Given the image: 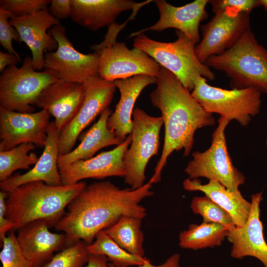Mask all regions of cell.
Returning <instances> with one entry per match:
<instances>
[{"mask_svg":"<svg viewBox=\"0 0 267 267\" xmlns=\"http://www.w3.org/2000/svg\"><path fill=\"white\" fill-rule=\"evenodd\" d=\"M149 181L133 189L120 188L109 181L87 185L69 203L67 211L55 226L66 237V246L79 241L89 245L96 235L123 216L141 219L147 215L140 203L154 194Z\"/></svg>","mask_w":267,"mask_h":267,"instance_id":"6da1fadb","label":"cell"},{"mask_svg":"<svg viewBox=\"0 0 267 267\" xmlns=\"http://www.w3.org/2000/svg\"><path fill=\"white\" fill-rule=\"evenodd\" d=\"M156 84L150 98L161 111L165 134L160 158L149 180L152 184L160 181L162 171L173 152L183 150V156L187 157L193 147L195 132L216 124L213 114L203 108L174 74L162 66Z\"/></svg>","mask_w":267,"mask_h":267,"instance_id":"7a4b0ae2","label":"cell"},{"mask_svg":"<svg viewBox=\"0 0 267 267\" xmlns=\"http://www.w3.org/2000/svg\"><path fill=\"white\" fill-rule=\"evenodd\" d=\"M87 185L84 181L72 184L48 185L43 181L24 184L8 193L6 217L13 230L37 220L55 227L69 203Z\"/></svg>","mask_w":267,"mask_h":267,"instance_id":"3957f363","label":"cell"},{"mask_svg":"<svg viewBox=\"0 0 267 267\" xmlns=\"http://www.w3.org/2000/svg\"><path fill=\"white\" fill-rule=\"evenodd\" d=\"M223 72L231 89L252 88L267 94V50L251 30L223 53L209 57L204 63Z\"/></svg>","mask_w":267,"mask_h":267,"instance_id":"277c9868","label":"cell"},{"mask_svg":"<svg viewBox=\"0 0 267 267\" xmlns=\"http://www.w3.org/2000/svg\"><path fill=\"white\" fill-rule=\"evenodd\" d=\"M175 33L177 39L172 42L156 41L142 33L134 38V46L142 50L160 66L172 72L191 92L199 77L213 81L215 76L211 69L198 59L196 44L180 31Z\"/></svg>","mask_w":267,"mask_h":267,"instance_id":"5b68a950","label":"cell"},{"mask_svg":"<svg viewBox=\"0 0 267 267\" xmlns=\"http://www.w3.org/2000/svg\"><path fill=\"white\" fill-rule=\"evenodd\" d=\"M128 21L108 27L104 40L90 47L99 55L98 76L113 82L142 75L156 78L160 66L154 59L138 48L129 49L124 42L116 41L118 34Z\"/></svg>","mask_w":267,"mask_h":267,"instance_id":"8992f818","label":"cell"},{"mask_svg":"<svg viewBox=\"0 0 267 267\" xmlns=\"http://www.w3.org/2000/svg\"><path fill=\"white\" fill-rule=\"evenodd\" d=\"M230 122L227 118L220 117L212 135L211 145L204 151H194L184 172L189 178H205L237 191L244 183L245 177L234 165L228 151L225 131Z\"/></svg>","mask_w":267,"mask_h":267,"instance_id":"52a82bcc","label":"cell"},{"mask_svg":"<svg viewBox=\"0 0 267 267\" xmlns=\"http://www.w3.org/2000/svg\"><path fill=\"white\" fill-rule=\"evenodd\" d=\"M59 80L52 72L34 70L32 58L25 57L21 67H7L0 76V107L20 113H33L34 104L47 86Z\"/></svg>","mask_w":267,"mask_h":267,"instance_id":"ba28073f","label":"cell"},{"mask_svg":"<svg viewBox=\"0 0 267 267\" xmlns=\"http://www.w3.org/2000/svg\"><path fill=\"white\" fill-rule=\"evenodd\" d=\"M207 79L199 77L191 93L208 112L236 121L242 127L247 126L252 117L259 114L261 93L247 88L223 89L208 84Z\"/></svg>","mask_w":267,"mask_h":267,"instance_id":"9c48e42d","label":"cell"},{"mask_svg":"<svg viewBox=\"0 0 267 267\" xmlns=\"http://www.w3.org/2000/svg\"><path fill=\"white\" fill-rule=\"evenodd\" d=\"M132 140L123 157L124 181L133 189L142 187L146 180L145 170L150 158L158 154L161 116L154 117L139 108L134 109Z\"/></svg>","mask_w":267,"mask_h":267,"instance_id":"30bf717a","label":"cell"},{"mask_svg":"<svg viewBox=\"0 0 267 267\" xmlns=\"http://www.w3.org/2000/svg\"><path fill=\"white\" fill-rule=\"evenodd\" d=\"M49 33L58 43L55 51L44 53V69L54 73L59 80L83 84L98 76L99 55L96 52L84 54L76 49L60 24L52 27Z\"/></svg>","mask_w":267,"mask_h":267,"instance_id":"8fae6325","label":"cell"},{"mask_svg":"<svg viewBox=\"0 0 267 267\" xmlns=\"http://www.w3.org/2000/svg\"><path fill=\"white\" fill-rule=\"evenodd\" d=\"M250 28L249 14L233 8L215 13L208 23L201 26L202 38L195 46L198 59L205 63L211 56L223 53Z\"/></svg>","mask_w":267,"mask_h":267,"instance_id":"7c38bea8","label":"cell"},{"mask_svg":"<svg viewBox=\"0 0 267 267\" xmlns=\"http://www.w3.org/2000/svg\"><path fill=\"white\" fill-rule=\"evenodd\" d=\"M83 85L85 89L83 104L75 117L60 132L59 154H67L73 149L83 130L109 107L116 89L114 81L99 76L87 79Z\"/></svg>","mask_w":267,"mask_h":267,"instance_id":"4fadbf2b","label":"cell"},{"mask_svg":"<svg viewBox=\"0 0 267 267\" xmlns=\"http://www.w3.org/2000/svg\"><path fill=\"white\" fill-rule=\"evenodd\" d=\"M49 118L50 114L44 110L20 113L0 107V151L24 143L44 147Z\"/></svg>","mask_w":267,"mask_h":267,"instance_id":"5bb4252c","label":"cell"},{"mask_svg":"<svg viewBox=\"0 0 267 267\" xmlns=\"http://www.w3.org/2000/svg\"><path fill=\"white\" fill-rule=\"evenodd\" d=\"M9 23L18 31L20 43H25L31 49L34 70H44V50L53 51L58 47L57 41L47 31L60 24V20L45 9L27 16L13 17Z\"/></svg>","mask_w":267,"mask_h":267,"instance_id":"9a60e30c","label":"cell"},{"mask_svg":"<svg viewBox=\"0 0 267 267\" xmlns=\"http://www.w3.org/2000/svg\"><path fill=\"white\" fill-rule=\"evenodd\" d=\"M154 1L159 12L158 21L149 27L132 33L130 38L148 31H162L168 28H174L196 44L200 42V25L208 17L206 7L209 3L208 0H195L180 6L173 5L164 0Z\"/></svg>","mask_w":267,"mask_h":267,"instance_id":"2e32d148","label":"cell"},{"mask_svg":"<svg viewBox=\"0 0 267 267\" xmlns=\"http://www.w3.org/2000/svg\"><path fill=\"white\" fill-rule=\"evenodd\" d=\"M84 96L83 84L58 80L42 90L34 106L53 116L55 125L60 132L75 117Z\"/></svg>","mask_w":267,"mask_h":267,"instance_id":"e0dca14e","label":"cell"},{"mask_svg":"<svg viewBox=\"0 0 267 267\" xmlns=\"http://www.w3.org/2000/svg\"><path fill=\"white\" fill-rule=\"evenodd\" d=\"M132 140L131 134L112 150L103 151L95 157L78 160L59 172L63 184L76 183L86 178L103 179L110 177H124V154Z\"/></svg>","mask_w":267,"mask_h":267,"instance_id":"ac0fdd59","label":"cell"},{"mask_svg":"<svg viewBox=\"0 0 267 267\" xmlns=\"http://www.w3.org/2000/svg\"><path fill=\"white\" fill-rule=\"evenodd\" d=\"M262 192L251 196V208L247 222L241 226L228 230L226 238L231 244L230 255L237 259L249 256L259 260L267 267V243L260 220Z\"/></svg>","mask_w":267,"mask_h":267,"instance_id":"d6986e66","label":"cell"},{"mask_svg":"<svg viewBox=\"0 0 267 267\" xmlns=\"http://www.w3.org/2000/svg\"><path fill=\"white\" fill-rule=\"evenodd\" d=\"M136 2L131 0H71L70 18L75 23L89 30L96 31L116 24L123 12L140 9L152 2Z\"/></svg>","mask_w":267,"mask_h":267,"instance_id":"ffe728a7","label":"cell"},{"mask_svg":"<svg viewBox=\"0 0 267 267\" xmlns=\"http://www.w3.org/2000/svg\"><path fill=\"white\" fill-rule=\"evenodd\" d=\"M47 139L44 151L34 167L23 174H15L0 182L1 191L10 192L31 182L40 181L50 185L63 184L57 166L60 131L51 122L46 130Z\"/></svg>","mask_w":267,"mask_h":267,"instance_id":"44dd1931","label":"cell"},{"mask_svg":"<svg viewBox=\"0 0 267 267\" xmlns=\"http://www.w3.org/2000/svg\"><path fill=\"white\" fill-rule=\"evenodd\" d=\"M49 228L45 221L37 220L17 229L16 238L20 249L35 267H44L55 252L66 247L64 233L51 232Z\"/></svg>","mask_w":267,"mask_h":267,"instance_id":"7402d4cb","label":"cell"},{"mask_svg":"<svg viewBox=\"0 0 267 267\" xmlns=\"http://www.w3.org/2000/svg\"><path fill=\"white\" fill-rule=\"evenodd\" d=\"M114 83L120 93L115 110L107 121L109 129L113 131L123 142L132 133V117L134 103L142 91L148 86L156 83V78L147 75H137L117 80Z\"/></svg>","mask_w":267,"mask_h":267,"instance_id":"603a6c76","label":"cell"},{"mask_svg":"<svg viewBox=\"0 0 267 267\" xmlns=\"http://www.w3.org/2000/svg\"><path fill=\"white\" fill-rule=\"evenodd\" d=\"M112 114L109 107L101 114L98 121L86 132L81 134L80 143L75 149L66 154H59L57 166L61 172L78 160H86L93 157L101 148L111 145H119L123 142L117 136L114 131L108 129L107 121Z\"/></svg>","mask_w":267,"mask_h":267,"instance_id":"cb8c5ba5","label":"cell"},{"mask_svg":"<svg viewBox=\"0 0 267 267\" xmlns=\"http://www.w3.org/2000/svg\"><path fill=\"white\" fill-rule=\"evenodd\" d=\"M182 184L186 191L204 193L230 215L236 226H242L247 222L251 202L246 200L239 190L232 191L215 180L203 184L198 178H189L183 181Z\"/></svg>","mask_w":267,"mask_h":267,"instance_id":"d4e9b609","label":"cell"},{"mask_svg":"<svg viewBox=\"0 0 267 267\" xmlns=\"http://www.w3.org/2000/svg\"><path fill=\"white\" fill-rule=\"evenodd\" d=\"M229 229L217 223L203 222L191 224L179 234V246L183 249L197 250L222 245Z\"/></svg>","mask_w":267,"mask_h":267,"instance_id":"484cf974","label":"cell"},{"mask_svg":"<svg viewBox=\"0 0 267 267\" xmlns=\"http://www.w3.org/2000/svg\"><path fill=\"white\" fill-rule=\"evenodd\" d=\"M142 220L134 217L123 216L103 231L128 252L143 257L144 234L141 230Z\"/></svg>","mask_w":267,"mask_h":267,"instance_id":"4316f807","label":"cell"},{"mask_svg":"<svg viewBox=\"0 0 267 267\" xmlns=\"http://www.w3.org/2000/svg\"><path fill=\"white\" fill-rule=\"evenodd\" d=\"M89 255H103L106 257L115 267L140 266L151 262L145 257L132 254L121 248L103 230L98 232L94 241L87 245Z\"/></svg>","mask_w":267,"mask_h":267,"instance_id":"83f0119b","label":"cell"},{"mask_svg":"<svg viewBox=\"0 0 267 267\" xmlns=\"http://www.w3.org/2000/svg\"><path fill=\"white\" fill-rule=\"evenodd\" d=\"M36 147L32 143H24L0 151V181L8 179L17 170H30V166L35 165L39 157L34 152L28 153Z\"/></svg>","mask_w":267,"mask_h":267,"instance_id":"f1b7e54d","label":"cell"},{"mask_svg":"<svg viewBox=\"0 0 267 267\" xmlns=\"http://www.w3.org/2000/svg\"><path fill=\"white\" fill-rule=\"evenodd\" d=\"M190 208L194 214L203 218L204 222L219 223L229 230L236 227L230 215L206 196L194 197Z\"/></svg>","mask_w":267,"mask_h":267,"instance_id":"f546056e","label":"cell"},{"mask_svg":"<svg viewBox=\"0 0 267 267\" xmlns=\"http://www.w3.org/2000/svg\"><path fill=\"white\" fill-rule=\"evenodd\" d=\"M87 245L79 241L54 255L44 267H86L89 254Z\"/></svg>","mask_w":267,"mask_h":267,"instance_id":"4dcf8cb0","label":"cell"},{"mask_svg":"<svg viewBox=\"0 0 267 267\" xmlns=\"http://www.w3.org/2000/svg\"><path fill=\"white\" fill-rule=\"evenodd\" d=\"M14 230H10L0 243V260L2 267H35L23 254Z\"/></svg>","mask_w":267,"mask_h":267,"instance_id":"1f68e13d","label":"cell"},{"mask_svg":"<svg viewBox=\"0 0 267 267\" xmlns=\"http://www.w3.org/2000/svg\"><path fill=\"white\" fill-rule=\"evenodd\" d=\"M49 0H0V7L10 12L13 17L25 16L47 9Z\"/></svg>","mask_w":267,"mask_h":267,"instance_id":"d6a6232c","label":"cell"},{"mask_svg":"<svg viewBox=\"0 0 267 267\" xmlns=\"http://www.w3.org/2000/svg\"><path fill=\"white\" fill-rule=\"evenodd\" d=\"M9 11L0 7V43L1 45L10 53L19 56L13 47L12 42L15 40L20 43L18 31L9 23L8 18L13 17Z\"/></svg>","mask_w":267,"mask_h":267,"instance_id":"836d02e7","label":"cell"},{"mask_svg":"<svg viewBox=\"0 0 267 267\" xmlns=\"http://www.w3.org/2000/svg\"><path fill=\"white\" fill-rule=\"evenodd\" d=\"M209 3L214 13L226 8H233L250 14L254 8L260 6L259 0H211Z\"/></svg>","mask_w":267,"mask_h":267,"instance_id":"e575fe53","label":"cell"},{"mask_svg":"<svg viewBox=\"0 0 267 267\" xmlns=\"http://www.w3.org/2000/svg\"><path fill=\"white\" fill-rule=\"evenodd\" d=\"M8 193L0 191V242L6 236L7 233L13 229V225L6 217V200Z\"/></svg>","mask_w":267,"mask_h":267,"instance_id":"d590c367","label":"cell"},{"mask_svg":"<svg viewBox=\"0 0 267 267\" xmlns=\"http://www.w3.org/2000/svg\"><path fill=\"white\" fill-rule=\"evenodd\" d=\"M49 11L52 16L59 20L70 17L71 0H51Z\"/></svg>","mask_w":267,"mask_h":267,"instance_id":"8d00e7d4","label":"cell"},{"mask_svg":"<svg viewBox=\"0 0 267 267\" xmlns=\"http://www.w3.org/2000/svg\"><path fill=\"white\" fill-rule=\"evenodd\" d=\"M20 62L21 58L19 56L0 51V72L1 73L7 67L11 65H16Z\"/></svg>","mask_w":267,"mask_h":267,"instance_id":"74e56055","label":"cell"},{"mask_svg":"<svg viewBox=\"0 0 267 267\" xmlns=\"http://www.w3.org/2000/svg\"><path fill=\"white\" fill-rule=\"evenodd\" d=\"M180 256L178 253H175L171 256L163 264L154 265L151 262L147 263L137 267H179ZM110 267H115L111 263H109Z\"/></svg>","mask_w":267,"mask_h":267,"instance_id":"f35d334b","label":"cell"},{"mask_svg":"<svg viewBox=\"0 0 267 267\" xmlns=\"http://www.w3.org/2000/svg\"><path fill=\"white\" fill-rule=\"evenodd\" d=\"M108 262L104 256L89 255L86 267H110Z\"/></svg>","mask_w":267,"mask_h":267,"instance_id":"ab89813d","label":"cell"},{"mask_svg":"<svg viewBox=\"0 0 267 267\" xmlns=\"http://www.w3.org/2000/svg\"><path fill=\"white\" fill-rule=\"evenodd\" d=\"M260 6L263 7L267 13V0H259Z\"/></svg>","mask_w":267,"mask_h":267,"instance_id":"60d3db41","label":"cell"},{"mask_svg":"<svg viewBox=\"0 0 267 267\" xmlns=\"http://www.w3.org/2000/svg\"><path fill=\"white\" fill-rule=\"evenodd\" d=\"M266 130L267 131V125L266 126ZM265 145H266V148L267 149V138H266V139Z\"/></svg>","mask_w":267,"mask_h":267,"instance_id":"b9f144b4","label":"cell"}]
</instances>
